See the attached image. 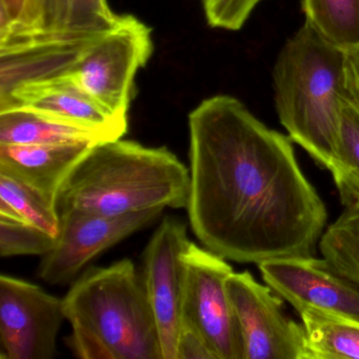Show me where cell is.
I'll use <instances>...</instances> for the list:
<instances>
[{
    "label": "cell",
    "mask_w": 359,
    "mask_h": 359,
    "mask_svg": "<svg viewBox=\"0 0 359 359\" xmlns=\"http://www.w3.org/2000/svg\"><path fill=\"white\" fill-rule=\"evenodd\" d=\"M161 212L148 210L123 216L79 211L60 214L57 243L43 256L39 278L52 285L73 280L96 256L154 222Z\"/></svg>",
    "instance_id": "30bf717a"
},
{
    "label": "cell",
    "mask_w": 359,
    "mask_h": 359,
    "mask_svg": "<svg viewBox=\"0 0 359 359\" xmlns=\"http://www.w3.org/2000/svg\"><path fill=\"white\" fill-rule=\"evenodd\" d=\"M222 256L191 241L182 255V323L196 330L217 359H243L241 332L226 290L234 272Z\"/></svg>",
    "instance_id": "8992f818"
},
{
    "label": "cell",
    "mask_w": 359,
    "mask_h": 359,
    "mask_svg": "<svg viewBox=\"0 0 359 359\" xmlns=\"http://www.w3.org/2000/svg\"><path fill=\"white\" fill-rule=\"evenodd\" d=\"M226 290L241 332L243 359H309L304 325L285 314L280 296L251 273L232 272Z\"/></svg>",
    "instance_id": "52a82bcc"
},
{
    "label": "cell",
    "mask_w": 359,
    "mask_h": 359,
    "mask_svg": "<svg viewBox=\"0 0 359 359\" xmlns=\"http://www.w3.org/2000/svg\"><path fill=\"white\" fill-rule=\"evenodd\" d=\"M57 237L24 222L0 218V256L41 255L49 253Z\"/></svg>",
    "instance_id": "44dd1931"
},
{
    "label": "cell",
    "mask_w": 359,
    "mask_h": 359,
    "mask_svg": "<svg viewBox=\"0 0 359 359\" xmlns=\"http://www.w3.org/2000/svg\"><path fill=\"white\" fill-rule=\"evenodd\" d=\"M96 144H0V172L30 184L56 203L65 182Z\"/></svg>",
    "instance_id": "4fadbf2b"
},
{
    "label": "cell",
    "mask_w": 359,
    "mask_h": 359,
    "mask_svg": "<svg viewBox=\"0 0 359 359\" xmlns=\"http://www.w3.org/2000/svg\"><path fill=\"white\" fill-rule=\"evenodd\" d=\"M190 171L165 147L131 140L98 142L58 194V214L123 216L148 210L186 209Z\"/></svg>",
    "instance_id": "7a4b0ae2"
},
{
    "label": "cell",
    "mask_w": 359,
    "mask_h": 359,
    "mask_svg": "<svg viewBox=\"0 0 359 359\" xmlns=\"http://www.w3.org/2000/svg\"><path fill=\"white\" fill-rule=\"evenodd\" d=\"M176 359H217L203 336L182 323L178 337Z\"/></svg>",
    "instance_id": "603a6c76"
},
{
    "label": "cell",
    "mask_w": 359,
    "mask_h": 359,
    "mask_svg": "<svg viewBox=\"0 0 359 359\" xmlns=\"http://www.w3.org/2000/svg\"><path fill=\"white\" fill-rule=\"evenodd\" d=\"M10 109H24L92 130L110 140H118L128 132V118L107 110L66 75L22 83L0 95V111Z\"/></svg>",
    "instance_id": "7c38bea8"
},
{
    "label": "cell",
    "mask_w": 359,
    "mask_h": 359,
    "mask_svg": "<svg viewBox=\"0 0 359 359\" xmlns=\"http://www.w3.org/2000/svg\"><path fill=\"white\" fill-rule=\"evenodd\" d=\"M65 319L62 299L34 283L1 275L0 358H53Z\"/></svg>",
    "instance_id": "ba28073f"
},
{
    "label": "cell",
    "mask_w": 359,
    "mask_h": 359,
    "mask_svg": "<svg viewBox=\"0 0 359 359\" xmlns=\"http://www.w3.org/2000/svg\"><path fill=\"white\" fill-rule=\"evenodd\" d=\"M190 243L186 226L175 217H165L144 252L142 283L156 323L163 359H176L182 325V255Z\"/></svg>",
    "instance_id": "9c48e42d"
},
{
    "label": "cell",
    "mask_w": 359,
    "mask_h": 359,
    "mask_svg": "<svg viewBox=\"0 0 359 359\" xmlns=\"http://www.w3.org/2000/svg\"><path fill=\"white\" fill-rule=\"evenodd\" d=\"M346 51L310 25L290 37L273 68L275 109L292 142L325 169L337 154L344 88Z\"/></svg>",
    "instance_id": "3957f363"
},
{
    "label": "cell",
    "mask_w": 359,
    "mask_h": 359,
    "mask_svg": "<svg viewBox=\"0 0 359 359\" xmlns=\"http://www.w3.org/2000/svg\"><path fill=\"white\" fill-rule=\"evenodd\" d=\"M258 268L264 283L297 312L312 309L359 321V287L336 273L325 258H280Z\"/></svg>",
    "instance_id": "8fae6325"
},
{
    "label": "cell",
    "mask_w": 359,
    "mask_h": 359,
    "mask_svg": "<svg viewBox=\"0 0 359 359\" xmlns=\"http://www.w3.org/2000/svg\"><path fill=\"white\" fill-rule=\"evenodd\" d=\"M306 24L336 47L359 45V0H302Z\"/></svg>",
    "instance_id": "e0dca14e"
},
{
    "label": "cell",
    "mask_w": 359,
    "mask_h": 359,
    "mask_svg": "<svg viewBox=\"0 0 359 359\" xmlns=\"http://www.w3.org/2000/svg\"><path fill=\"white\" fill-rule=\"evenodd\" d=\"M298 313L309 359H359V321L312 309Z\"/></svg>",
    "instance_id": "2e32d148"
},
{
    "label": "cell",
    "mask_w": 359,
    "mask_h": 359,
    "mask_svg": "<svg viewBox=\"0 0 359 359\" xmlns=\"http://www.w3.org/2000/svg\"><path fill=\"white\" fill-rule=\"evenodd\" d=\"M191 228L224 259L259 264L313 256L327 208L289 136L237 98L216 95L189 115Z\"/></svg>",
    "instance_id": "6da1fadb"
},
{
    "label": "cell",
    "mask_w": 359,
    "mask_h": 359,
    "mask_svg": "<svg viewBox=\"0 0 359 359\" xmlns=\"http://www.w3.org/2000/svg\"><path fill=\"white\" fill-rule=\"evenodd\" d=\"M110 140L102 134L24 109L0 111V144H62Z\"/></svg>",
    "instance_id": "9a60e30c"
},
{
    "label": "cell",
    "mask_w": 359,
    "mask_h": 359,
    "mask_svg": "<svg viewBox=\"0 0 359 359\" xmlns=\"http://www.w3.org/2000/svg\"><path fill=\"white\" fill-rule=\"evenodd\" d=\"M319 250L336 273L359 287V207L346 208L325 229Z\"/></svg>",
    "instance_id": "d6986e66"
},
{
    "label": "cell",
    "mask_w": 359,
    "mask_h": 359,
    "mask_svg": "<svg viewBox=\"0 0 359 359\" xmlns=\"http://www.w3.org/2000/svg\"><path fill=\"white\" fill-rule=\"evenodd\" d=\"M152 30L135 16L119 15L113 28L90 39L62 74L116 116L128 118L135 77L153 53Z\"/></svg>",
    "instance_id": "5b68a950"
},
{
    "label": "cell",
    "mask_w": 359,
    "mask_h": 359,
    "mask_svg": "<svg viewBox=\"0 0 359 359\" xmlns=\"http://www.w3.org/2000/svg\"><path fill=\"white\" fill-rule=\"evenodd\" d=\"M330 172L342 205L359 207V109L348 100L342 108L337 154Z\"/></svg>",
    "instance_id": "ac0fdd59"
},
{
    "label": "cell",
    "mask_w": 359,
    "mask_h": 359,
    "mask_svg": "<svg viewBox=\"0 0 359 359\" xmlns=\"http://www.w3.org/2000/svg\"><path fill=\"white\" fill-rule=\"evenodd\" d=\"M262 0H201L208 25L212 28L239 31Z\"/></svg>",
    "instance_id": "7402d4cb"
},
{
    "label": "cell",
    "mask_w": 359,
    "mask_h": 359,
    "mask_svg": "<svg viewBox=\"0 0 359 359\" xmlns=\"http://www.w3.org/2000/svg\"><path fill=\"white\" fill-rule=\"evenodd\" d=\"M344 88L346 100L359 109V45L346 51Z\"/></svg>",
    "instance_id": "cb8c5ba5"
},
{
    "label": "cell",
    "mask_w": 359,
    "mask_h": 359,
    "mask_svg": "<svg viewBox=\"0 0 359 359\" xmlns=\"http://www.w3.org/2000/svg\"><path fill=\"white\" fill-rule=\"evenodd\" d=\"M33 36L28 41L79 43L107 32L119 15L108 0H31Z\"/></svg>",
    "instance_id": "5bb4252c"
},
{
    "label": "cell",
    "mask_w": 359,
    "mask_h": 359,
    "mask_svg": "<svg viewBox=\"0 0 359 359\" xmlns=\"http://www.w3.org/2000/svg\"><path fill=\"white\" fill-rule=\"evenodd\" d=\"M0 199L14 208L25 222L57 237L60 218L54 201L22 180L0 172Z\"/></svg>",
    "instance_id": "ffe728a7"
},
{
    "label": "cell",
    "mask_w": 359,
    "mask_h": 359,
    "mask_svg": "<svg viewBox=\"0 0 359 359\" xmlns=\"http://www.w3.org/2000/svg\"><path fill=\"white\" fill-rule=\"evenodd\" d=\"M81 359H163L154 315L130 259L90 268L62 298Z\"/></svg>",
    "instance_id": "277c9868"
}]
</instances>
